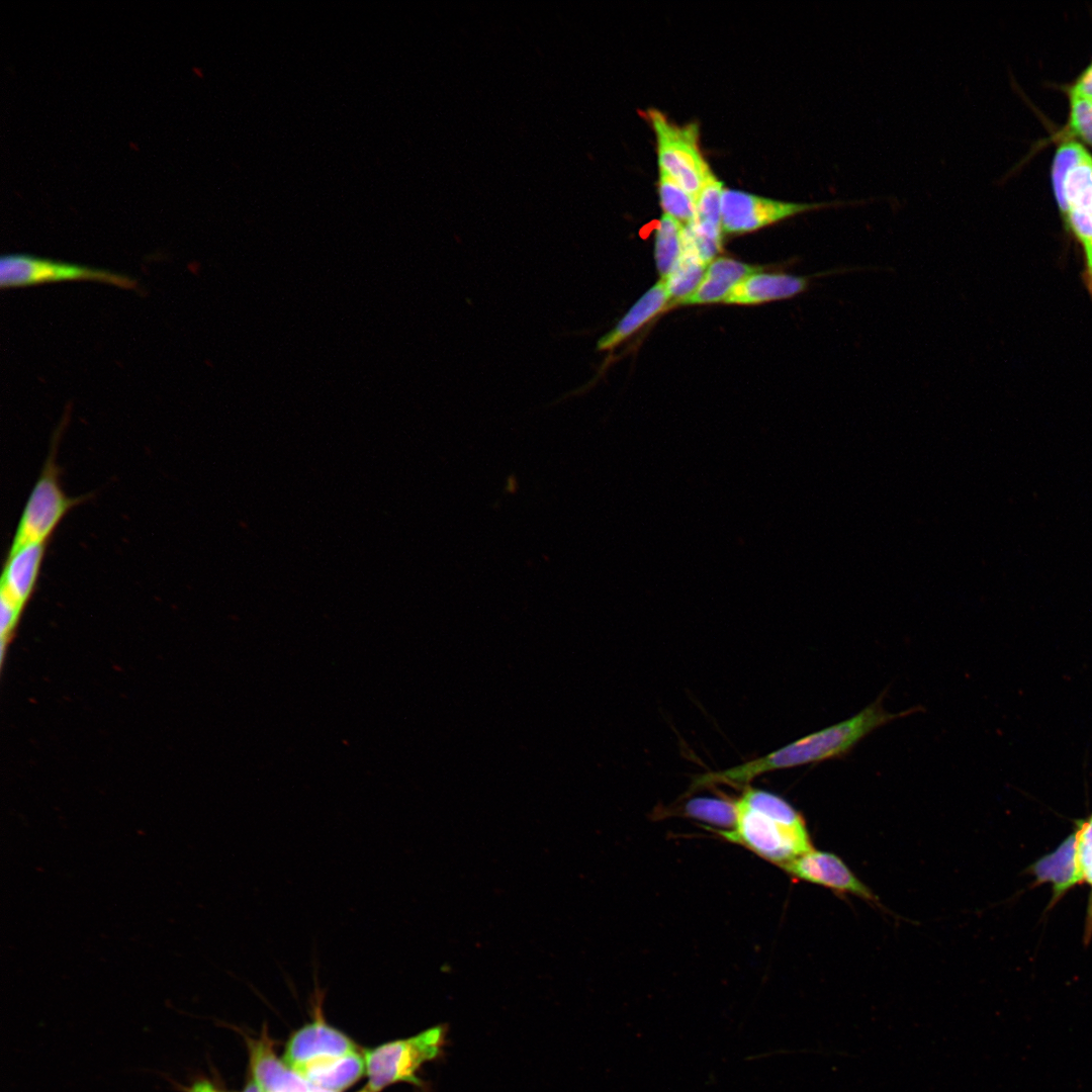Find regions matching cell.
<instances>
[{
	"label": "cell",
	"mask_w": 1092,
	"mask_h": 1092,
	"mask_svg": "<svg viewBox=\"0 0 1092 1092\" xmlns=\"http://www.w3.org/2000/svg\"><path fill=\"white\" fill-rule=\"evenodd\" d=\"M912 711L888 713L878 700L853 717L810 734L772 753L728 769L698 776L691 788L696 790L717 784L744 785L764 772L842 756L872 731Z\"/></svg>",
	"instance_id": "obj_1"
},
{
	"label": "cell",
	"mask_w": 1092,
	"mask_h": 1092,
	"mask_svg": "<svg viewBox=\"0 0 1092 1092\" xmlns=\"http://www.w3.org/2000/svg\"><path fill=\"white\" fill-rule=\"evenodd\" d=\"M736 807L734 828L719 832L727 840L782 868L813 848L802 815L781 797L747 788Z\"/></svg>",
	"instance_id": "obj_2"
},
{
	"label": "cell",
	"mask_w": 1092,
	"mask_h": 1092,
	"mask_svg": "<svg viewBox=\"0 0 1092 1092\" xmlns=\"http://www.w3.org/2000/svg\"><path fill=\"white\" fill-rule=\"evenodd\" d=\"M669 300L665 281L660 279L636 301L614 329L599 339L597 349L606 351L615 348L668 306Z\"/></svg>",
	"instance_id": "obj_15"
},
{
	"label": "cell",
	"mask_w": 1092,
	"mask_h": 1092,
	"mask_svg": "<svg viewBox=\"0 0 1092 1092\" xmlns=\"http://www.w3.org/2000/svg\"><path fill=\"white\" fill-rule=\"evenodd\" d=\"M1032 870L1038 882L1053 885L1055 897L1082 882L1076 855L1075 834L1068 836L1053 852L1037 860Z\"/></svg>",
	"instance_id": "obj_16"
},
{
	"label": "cell",
	"mask_w": 1092,
	"mask_h": 1092,
	"mask_svg": "<svg viewBox=\"0 0 1092 1092\" xmlns=\"http://www.w3.org/2000/svg\"><path fill=\"white\" fill-rule=\"evenodd\" d=\"M352 1053H356V1046L349 1037L322 1020H316L297 1030L289 1039L285 1048L284 1063L292 1069L314 1059L341 1057Z\"/></svg>",
	"instance_id": "obj_9"
},
{
	"label": "cell",
	"mask_w": 1092,
	"mask_h": 1092,
	"mask_svg": "<svg viewBox=\"0 0 1092 1092\" xmlns=\"http://www.w3.org/2000/svg\"><path fill=\"white\" fill-rule=\"evenodd\" d=\"M684 225L672 216L664 213L655 233V261L661 278L664 279L677 264L684 251Z\"/></svg>",
	"instance_id": "obj_18"
},
{
	"label": "cell",
	"mask_w": 1092,
	"mask_h": 1092,
	"mask_svg": "<svg viewBox=\"0 0 1092 1092\" xmlns=\"http://www.w3.org/2000/svg\"><path fill=\"white\" fill-rule=\"evenodd\" d=\"M55 448L56 444L27 499L8 553L27 545L48 543L68 512L88 497L68 496L63 490Z\"/></svg>",
	"instance_id": "obj_3"
},
{
	"label": "cell",
	"mask_w": 1092,
	"mask_h": 1092,
	"mask_svg": "<svg viewBox=\"0 0 1092 1092\" xmlns=\"http://www.w3.org/2000/svg\"><path fill=\"white\" fill-rule=\"evenodd\" d=\"M292 1070L314 1087L341 1091L359 1080L366 1070L365 1060L357 1053L341 1057L314 1059Z\"/></svg>",
	"instance_id": "obj_13"
},
{
	"label": "cell",
	"mask_w": 1092,
	"mask_h": 1092,
	"mask_svg": "<svg viewBox=\"0 0 1092 1092\" xmlns=\"http://www.w3.org/2000/svg\"><path fill=\"white\" fill-rule=\"evenodd\" d=\"M654 128L660 173L667 175L697 198L704 186L714 178L698 147L695 124L684 126L669 121L661 112H647Z\"/></svg>",
	"instance_id": "obj_4"
},
{
	"label": "cell",
	"mask_w": 1092,
	"mask_h": 1092,
	"mask_svg": "<svg viewBox=\"0 0 1092 1092\" xmlns=\"http://www.w3.org/2000/svg\"><path fill=\"white\" fill-rule=\"evenodd\" d=\"M47 544H31L8 553L1 576L0 596L23 607L39 576Z\"/></svg>",
	"instance_id": "obj_11"
},
{
	"label": "cell",
	"mask_w": 1092,
	"mask_h": 1092,
	"mask_svg": "<svg viewBox=\"0 0 1092 1092\" xmlns=\"http://www.w3.org/2000/svg\"><path fill=\"white\" fill-rule=\"evenodd\" d=\"M833 200L817 203L780 201L739 190L724 189L721 196V225L728 234L755 231L788 217L827 207L863 202Z\"/></svg>",
	"instance_id": "obj_7"
},
{
	"label": "cell",
	"mask_w": 1092,
	"mask_h": 1092,
	"mask_svg": "<svg viewBox=\"0 0 1092 1092\" xmlns=\"http://www.w3.org/2000/svg\"><path fill=\"white\" fill-rule=\"evenodd\" d=\"M760 268L729 258L712 261L698 288L679 304H703L724 301L731 289Z\"/></svg>",
	"instance_id": "obj_14"
},
{
	"label": "cell",
	"mask_w": 1092,
	"mask_h": 1092,
	"mask_svg": "<svg viewBox=\"0 0 1092 1092\" xmlns=\"http://www.w3.org/2000/svg\"><path fill=\"white\" fill-rule=\"evenodd\" d=\"M659 197L665 213L679 222L690 223L696 217V198L665 174L660 173Z\"/></svg>",
	"instance_id": "obj_21"
},
{
	"label": "cell",
	"mask_w": 1092,
	"mask_h": 1092,
	"mask_svg": "<svg viewBox=\"0 0 1092 1092\" xmlns=\"http://www.w3.org/2000/svg\"><path fill=\"white\" fill-rule=\"evenodd\" d=\"M188 1092H222L216 1089L212 1084L201 1081L197 1082L188 1090ZM244 1092H262L255 1082L250 1083Z\"/></svg>",
	"instance_id": "obj_25"
},
{
	"label": "cell",
	"mask_w": 1092,
	"mask_h": 1092,
	"mask_svg": "<svg viewBox=\"0 0 1092 1092\" xmlns=\"http://www.w3.org/2000/svg\"><path fill=\"white\" fill-rule=\"evenodd\" d=\"M444 1029L436 1026L415 1036L394 1040L366 1051L368 1083L363 1092H378L387 1085L404 1081L420 1085L416 1073L439 1054Z\"/></svg>",
	"instance_id": "obj_5"
},
{
	"label": "cell",
	"mask_w": 1092,
	"mask_h": 1092,
	"mask_svg": "<svg viewBox=\"0 0 1092 1092\" xmlns=\"http://www.w3.org/2000/svg\"><path fill=\"white\" fill-rule=\"evenodd\" d=\"M0 602H1L0 603V606H1V608H0V614H1V619H0V623H1V628H0L1 639L5 640L6 636H8V634L10 633L12 628L14 627V625L16 623V620L18 618V615H19L22 608L19 607L18 605H16L11 600H9V599H7L5 597H2V596H0Z\"/></svg>",
	"instance_id": "obj_23"
},
{
	"label": "cell",
	"mask_w": 1092,
	"mask_h": 1092,
	"mask_svg": "<svg viewBox=\"0 0 1092 1092\" xmlns=\"http://www.w3.org/2000/svg\"><path fill=\"white\" fill-rule=\"evenodd\" d=\"M1067 93L1092 100V61L1068 86Z\"/></svg>",
	"instance_id": "obj_24"
},
{
	"label": "cell",
	"mask_w": 1092,
	"mask_h": 1092,
	"mask_svg": "<svg viewBox=\"0 0 1092 1092\" xmlns=\"http://www.w3.org/2000/svg\"><path fill=\"white\" fill-rule=\"evenodd\" d=\"M783 869L798 880L826 887L839 894L877 901L872 891L833 853L812 848Z\"/></svg>",
	"instance_id": "obj_8"
},
{
	"label": "cell",
	"mask_w": 1092,
	"mask_h": 1092,
	"mask_svg": "<svg viewBox=\"0 0 1092 1092\" xmlns=\"http://www.w3.org/2000/svg\"><path fill=\"white\" fill-rule=\"evenodd\" d=\"M684 812L689 817L723 827L719 832L731 831L737 819L736 801L720 798H695L685 805Z\"/></svg>",
	"instance_id": "obj_19"
},
{
	"label": "cell",
	"mask_w": 1092,
	"mask_h": 1092,
	"mask_svg": "<svg viewBox=\"0 0 1092 1092\" xmlns=\"http://www.w3.org/2000/svg\"><path fill=\"white\" fill-rule=\"evenodd\" d=\"M307 1092H336V1091L327 1090V1089H323V1088H318V1087H310V1089Z\"/></svg>",
	"instance_id": "obj_26"
},
{
	"label": "cell",
	"mask_w": 1092,
	"mask_h": 1092,
	"mask_svg": "<svg viewBox=\"0 0 1092 1092\" xmlns=\"http://www.w3.org/2000/svg\"><path fill=\"white\" fill-rule=\"evenodd\" d=\"M0 259V286L2 288L77 280L98 281L124 289H135L138 286L133 278L106 269L26 254H10Z\"/></svg>",
	"instance_id": "obj_6"
},
{
	"label": "cell",
	"mask_w": 1092,
	"mask_h": 1092,
	"mask_svg": "<svg viewBox=\"0 0 1092 1092\" xmlns=\"http://www.w3.org/2000/svg\"><path fill=\"white\" fill-rule=\"evenodd\" d=\"M722 183L715 177L710 180L696 198V217L691 223L699 231L721 236V196Z\"/></svg>",
	"instance_id": "obj_20"
},
{
	"label": "cell",
	"mask_w": 1092,
	"mask_h": 1092,
	"mask_svg": "<svg viewBox=\"0 0 1092 1092\" xmlns=\"http://www.w3.org/2000/svg\"><path fill=\"white\" fill-rule=\"evenodd\" d=\"M808 279L790 274L754 273L737 283L724 299L731 304H756L786 299L806 289Z\"/></svg>",
	"instance_id": "obj_12"
},
{
	"label": "cell",
	"mask_w": 1092,
	"mask_h": 1092,
	"mask_svg": "<svg viewBox=\"0 0 1092 1092\" xmlns=\"http://www.w3.org/2000/svg\"><path fill=\"white\" fill-rule=\"evenodd\" d=\"M1067 131L1092 148V100L1069 95Z\"/></svg>",
	"instance_id": "obj_22"
},
{
	"label": "cell",
	"mask_w": 1092,
	"mask_h": 1092,
	"mask_svg": "<svg viewBox=\"0 0 1092 1092\" xmlns=\"http://www.w3.org/2000/svg\"><path fill=\"white\" fill-rule=\"evenodd\" d=\"M706 270L707 264L700 259L690 245L684 242L680 259L668 276L663 279L672 300V305H677L698 288Z\"/></svg>",
	"instance_id": "obj_17"
},
{
	"label": "cell",
	"mask_w": 1092,
	"mask_h": 1092,
	"mask_svg": "<svg viewBox=\"0 0 1092 1092\" xmlns=\"http://www.w3.org/2000/svg\"><path fill=\"white\" fill-rule=\"evenodd\" d=\"M254 1082L262 1092H307L310 1086L302 1077L275 1056L273 1042L265 1033L249 1039Z\"/></svg>",
	"instance_id": "obj_10"
}]
</instances>
